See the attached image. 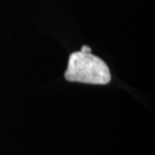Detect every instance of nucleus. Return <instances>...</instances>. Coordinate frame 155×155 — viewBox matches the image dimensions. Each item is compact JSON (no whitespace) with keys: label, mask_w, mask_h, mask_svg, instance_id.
Listing matches in <instances>:
<instances>
[{"label":"nucleus","mask_w":155,"mask_h":155,"mask_svg":"<svg viewBox=\"0 0 155 155\" xmlns=\"http://www.w3.org/2000/svg\"><path fill=\"white\" fill-rule=\"evenodd\" d=\"M64 78L69 82L106 85L110 82L111 75L104 60L91 52L78 51L69 56Z\"/></svg>","instance_id":"1"},{"label":"nucleus","mask_w":155,"mask_h":155,"mask_svg":"<svg viewBox=\"0 0 155 155\" xmlns=\"http://www.w3.org/2000/svg\"><path fill=\"white\" fill-rule=\"evenodd\" d=\"M81 51H82V52H91V48H90L89 46H83Z\"/></svg>","instance_id":"2"}]
</instances>
